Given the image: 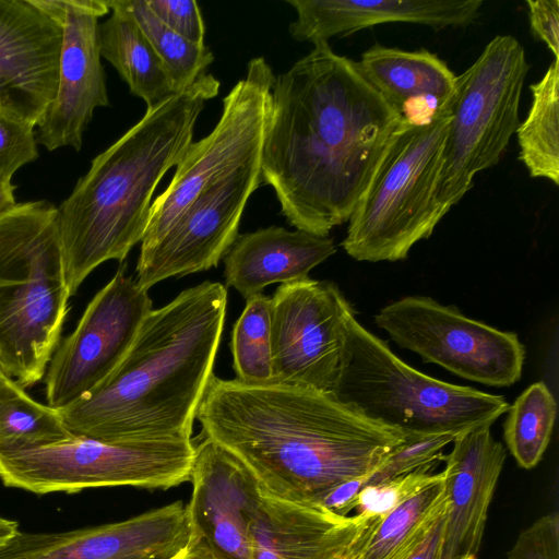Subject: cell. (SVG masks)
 Returning <instances> with one entry per match:
<instances>
[{
	"label": "cell",
	"mask_w": 559,
	"mask_h": 559,
	"mask_svg": "<svg viewBox=\"0 0 559 559\" xmlns=\"http://www.w3.org/2000/svg\"><path fill=\"white\" fill-rule=\"evenodd\" d=\"M404 122L329 43L275 76L261 173L287 223L329 236L348 222Z\"/></svg>",
	"instance_id": "1"
},
{
	"label": "cell",
	"mask_w": 559,
	"mask_h": 559,
	"mask_svg": "<svg viewBox=\"0 0 559 559\" xmlns=\"http://www.w3.org/2000/svg\"><path fill=\"white\" fill-rule=\"evenodd\" d=\"M195 418L201 435L236 456L263 491L297 503H320L338 485L370 475L407 440L332 393L214 373Z\"/></svg>",
	"instance_id": "2"
},
{
	"label": "cell",
	"mask_w": 559,
	"mask_h": 559,
	"mask_svg": "<svg viewBox=\"0 0 559 559\" xmlns=\"http://www.w3.org/2000/svg\"><path fill=\"white\" fill-rule=\"evenodd\" d=\"M227 289L205 281L153 309L115 371L59 409L67 430L103 441L191 439L224 331Z\"/></svg>",
	"instance_id": "3"
},
{
	"label": "cell",
	"mask_w": 559,
	"mask_h": 559,
	"mask_svg": "<svg viewBox=\"0 0 559 559\" xmlns=\"http://www.w3.org/2000/svg\"><path fill=\"white\" fill-rule=\"evenodd\" d=\"M219 81L205 73L154 107L94 157L57 207L66 282L72 295L109 260L122 262L142 241L153 193L193 142L197 120Z\"/></svg>",
	"instance_id": "4"
},
{
	"label": "cell",
	"mask_w": 559,
	"mask_h": 559,
	"mask_svg": "<svg viewBox=\"0 0 559 559\" xmlns=\"http://www.w3.org/2000/svg\"><path fill=\"white\" fill-rule=\"evenodd\" d=\"M70 298L57 207L17 203L0 216V366L23 389L44 379Z\"/></svg>",
	"instance_id": "5"
},
{
	"label": "cell",
	"mask_w": 559,
	"mask_h": 559,
	"mask_svg": "<svg viewBox=\"0 0 559 559\" xmlns=\"http://www.w3.org/2000/svg\"><path fill=\"white\" fill-rule=\"evenodd\" d=\"M333 394L406 437H455L491 426L510 406L500 395L448 383L408 366L358 322L354 309L345 320V347Z\"/></svg>",
	"instance_id": "6"
},
{
	"label": "cell",
	"mask_w": 559,
	"mask_h": 559,
	"mask_svg": "<svg viewBox=\"0 0 559 559\" xmlns=\"http://www.w3.org/2000/svg\"><path fill=\"white\" fill-rule=\"evenodd\" d=\"M450 106L421 124L404 122L348 219L342 242L355 260L399 261L443 218L436 200Z\"/></svg>",
	"instance_id": "7"
},
{
	"label": "cell",
	"mask_w": 559,
	"mask_h": 559,
	"mask_svg": "<svg viewBox=\"0 0 559 559\" xmlns=\"http://www.w3.org/2000/svg\"><path fill=\"white\" fill-rule=\"evenodd\" d=\"M530 63L512 35H497L456 75L436 200L444 216L473 187L476 174L496 166L520 124V100Z\"/></svg>",
	"instance_id": "8"
},
{
	"label": "cell",
	"mask_w": 559,
	"mask_h": 559,
	"mask_svg": "<svg viewBox=\"0 0 559 559\" xmlns=\"http://www.w3.org/2000/svg\"><path fill=\"white\" fill-rule=\"evenodd\" d=\"M191 439L112 442L72 436L0 454V479L34 493L134 486L168 489L190 480Z\"/></svg>",
	"instance_id": "9"
},
{
	"label": "cell",
	"mask_w": 559,
	"mask_h": 559,
	"mask_svg": "<svg viewBox=\"0 0 559 559\" xmlns=\"http://www.w3.org/2000/svg\"><path fill=\"white\" fill-rule=\"evenodd\" d=\"M274 79L263 57L248 62L246 76L225 96L214 129L191 143L168 187L152 202L140 251L154 246L200 194L262 155Z\"/></svg>",
	"instance_id": "10"
},
{
	"label": "cell",
	"mask_w": 559,
	"mask_h": 559,
	"mask_svg": "<svg viewBox=\"0 0 559 559\" xmlns=\"http://www.w3.org/2000/svg\"><path fill=\"white\" fill-rule=\"evenodd\" d=\"M399 346L448 371L490 386L520 380L525 347L513 332L500 331L427 296H406L374 317Z\"/></svg>",
	"instance_id": "11"
},
{
	"label": "cell",
	"mask_w": 559,
	"mask_h": 559,
	"mask_svg": "<svg viewBox=\"0 0 559 559\" xmlns=\"http://www.w3.org/2000/svg\"><path fill=\"white\" fill-rule=\"evenodd\" d=\"M121 265L86 306L74 330L60 341L45 380L47 405L59 411L90 394L122 361L146 316L147 290Z\"/></svg>",
	"instance_id": "12"
},
{
	"label": "cell",
	"mask_w": 559,
	"mask_h": 559,
	"mask_svg": "<svg viewBox=\"0 0 559 559\" xmlns=\"http://www.w3.org/2000/svg\"><path fill=\"white\" fill-rule=\"evenodd\" d=\"M350 302L330 281L282 284L271 297L273 382L332 393Z\"/></svg>",
	"instance_id": "13"
},
{
	"label": "cell",
	"mask_w": 559,
	"mask_h": 559,
	"mask_svg": "<svg viewBox=\"0 0 559 559\" xmlns=\"http://www.w3.org/2000/svg\"><path fill=\"white\" fill-rule=\"evenodd\" d=\"M261 164L259 155L209 188L154 246L140 251L135 280L142 289L218 264L238 237L249 198L263 183Z\"/></svg>",
	"instance_id": "14"
},
{
	"label": "cell",
	"mask_w": 559,
	"mask_h": 559,
	"mask_svg": "<svg viewBox=\"0 0 559 559\" xmlns=\"http://www.w3.org/2000/svg\"><path fill=\"white\" fill-rule=\"evenodd\" d=\"M63 29L56 96L38 124L36 140L48 151H80L83 133L98 107L109 105L98 44V19L109 11L104 0H35Z\"/></svg>",
	"instance_id": "15"
},
{
	"label": "cell",
	"mask_w": 559,
	"mask_h": 559,
	"mask_svg": "<svg viewBox=\"0 0 559 559\" xmlns=\"http://www.w3.org/2000/svg\"><path fill=\"white\" fill-rule=\"evenodd\" d=\"M187 507L175 501L120 522L57 533L19 532L0 559H170L189 544Z\"/></svg>",
	"instance_id": "16"
},
{
	"label": "cell",
	"mask_w": 559,
	"mask_h": 559,
	"mask_svg": "<svg viewBox=\"0 0 559 559\" xmlns=\"http://www.w3.org/2000/svg\"><path fill=\"white\" fill-rule=\"evenodd\" d=\"M61 24L34 0H0V110L36 128L58 87Z\"/></svg>",
	"instance_id": "17"
},
{
	"label": "cell",
	"mask_w": 559,
	"mask_h": 559,
	"mask_svg": "<svg viewBox=\"0 0 559 559\" xmlns=\"http://www.w3.org/2000/svg\"><path fill=\"white\" fill-rule=\"evenodd\" d=\"M187 511L192 532L219 559H251L250 531L261 502L252 473L231 453L201 435L194 445Z\"/></svg>",
	"instance_id": "18"
},
{
	"label": "cell",
	"mask_w": 559,
	"mask_h": 559,
	"mask_svg": "<svg viewBox=\"0 0 559 559\" xmlns=\"http://www.w3.org/2000/svg\"><path fill=\"white\" fill-rule=\"evenodd\" d=\"M380 520L341 515L321 503L290 502L261 489L251 559H357Z\"/></svg>",
	"instance_id": "19"
},
{
	"label": "cell",
	"mask_w": 559,
	"mask_h": 559,
	"mask_svg": "<svg viewBox=\"0 0 559 559\" xmlns=\"http://www.w3.org/2000/svg\"><path fill=\"white\" fill-rule=\"evenodd\" d=\"M481 425L455 436L442 471L447 512L441 559L476 558L507 452Z\"/></svg>",
	"instance_id": "20"
},
{
	"label": "cell",
	"mask_w": 559,
	"mask_h": 559,
	"mask_svg": "<svg viewBox=\"0 0 559 559\" xmlns=\"http://www.w3.org/2000/svg\"><path fill=\"white\" fill-rule=\"evenodd\" d=\"M297 13L289 34L297 41L329 43L384 23H414L435 31L473 24L483 0H286Z\"/></svg>",
	"instance_id": "21"
},
{
	"label": "cell",
	"mask_w": 559,
	"mask_h": 559,
	"mask_svg": "<svg viewBox=\"0 0 559 559\" xmlns=\"http://www.w3.org/2000/svg\"><path fill=\"white\" fill-rule=\"evenodd\" d=\"M336 252L333 238L280 226L238 235L224 257L226 285L243 298L272 284L305 280Z\"/></svg>",
	"instance_id": "22"
},
{
	"label": "cell",
	"mask_w": 559,
	"mask_h": 559,
	"mask_svg": "<svg viewBox=\"0 0 559 559\" xmlns=\"http://www.w3.org/2000/svg\"><path fill=\"white\" fill-rule=\"evenodd\" d=\"M357 63L408 124L427 123L450 106L456 75L436 53L374 44Z\"/></svg>",
	"instance_id": "23"
},
{
	"label": "cell",
	"mask_w": 559,
	"mask_h": 559,
	"mask_svg": "<svg viewBox=\"0 0 559 559\" xmlns=\"http://www.w3.org/2000/svg\"><path fill=\"white\" fill-rule=\"evenodd\" d=\"M111 15L98 25V44L106 59L128 84L131 94L151 108L173 94L168 74L150 41L126 13L110 10Z\"/></svg>",
	"instance_id": "24"
},
{
	"label": "cell",
	"mask_w": 559,
	"mask_h": 559,
	"mask_svg": "<svg viewBox=\"0 0 559 559\" xmlns=\"http://www.w3.org/2000/svg\"><path fill=\"white\" fill-rule=\"evenodd\" d=\"M447 511L443 473L383 516L357 559H408Z\"/></svg>",
	"instance_id": "25"
},
{
	"label": "cell",
	"mask_w": 559,
	"mask_h": 559,
	"mask_svg": "<svg viewBox=\"0 0 559 559\" xmlns=\"http://www.w3.org/2000/svg\"><path fill=\"white\" fill-rule=\"evenodd\" d=\"M559 60L530 86L532 103L515 133L519 159L532 178L559 185Z\"/></svg>",
	"instance_id": "26"
},
{
	"label": "cell",
	"mask_w": 559,
	"mask_h": 559,
	"mask_svg": "<svg viewBox=\"0 0 559 559\" xmlns=\"http://www.w3.org/2000/svg\"><path fill=\"white\" fill-rule=\"evenodd\" d=\"M70 437L57 409L35 401L11 378L0 383V454L35 449Z\"/></svg>",
	"instance_id": "27"
},
{
	"label": "cell",
	"mask_w": 559,
	"mask_h": 559,
	"mask_svg": "<svg viewBox=\"0 0 559 559\" xmlns=\"http://www.w3.org/2000/svg\"><path fill=\"white\" fill-rule=\"evenodd\" d=\"M108 4L136 23L164 66L175 93L192 85L214 61L206 45L192 44L171 31L151 12L145 0H114Z\"/></svg>",
	"instance_id": "28"
},
{
	"label": "cell",
	"mask_w": 559,
	"mask_h": 559,
	"mask_svg": "<svg viewBox=\"0 0 559 559\" xmlns=\"http://www.w3.org/2000/svg\"><path fill=\"white\" fill-rule=\"evenodd\" d=\"M503 439L519 466L535 467L549 443L557 415L556 400L545 382L525 389L508 408Z\"/></svg>",
	"instance_id": "29"
},
{
	"label": "cell",
	"mask_w": 559,
	"mask_h": 559,
	"mask_svg": "<svg viewBox=\"0 0 559 559\" xmlns=\"http://www.w3.org/2000/svg\"><path fill=\"white\" fill-rule=\"evenodd\" d=\"M246 300L231 333L236 379L248 384L272 383L271 297L260 293Z\"/></svg>",
	"instance_id": "30"
},
{
	"label": "cell",
	"mask_w": 559,
	"mask_h": 559,
	"mask_svg": "<svg viewBox=\"0 0 559 559\" xmlns=\"http://www.w3.org/2000/svg\"><path fill=\"white\" fill-rule=\"evenodd\" d=\"M454 438L451 435L407 437L406 442L392 452L377 469L370 475L353 479V483L361 491L366 486L415 471H433L444 460L442 450Z\"/></svg>",
	"instance_id": "31"
},
{
	"label": "cell",
	"mask_w": 559,
	"mask_h": 559,
	"mask_svg": "<svg viewBox=\"0 0 559 559\" xmlns=\"http://www.w3.org/2000/svg\"><path fill=\"white\" fill-rule=\"evenodd\" d=\"M432 472L419 469L366 486L357 496L354 509L356 514L382 519L435 480L438 473Z\"/></svg>",
	"instance_id": "32"
},
{
	"label": "cell",
	"mask_w": 559,
	"mask_h": 559,
	"mask_svg": "<svg viewBox=\"0 0 559 559\" xmlns=\"http://www.w3.org/2000/svg\"><path fill=\"white\" fill-rule=\"evenodd\" d=\"M35 127L0 110V176L12 179L38 157Z\"/></svg>",
	"instance_id": "33"
},
{
	"label": "cell",
	"mask_w": 559,
	"mask_h": 559,
	"mask_svg": "<svg viewBox=\"0 0 559 559\" xmlns=\"http://www.w3.org/2000/svg\"><path fill=\"white\" fill-rule=\"evenodd\" d=\"M508 559H559V514L555 510L535 521L516 538Z\"/></svg>",
	"instance_id": "34"
},
{
	"label": "cell",
	"mask_w": 559,
	"mask_h": 559,
	"mask_svg": "<svg viewBox=\"0 0 559 559\" xmlns=\"http://www.w3.org/2000/svg\"><path fill=\"white\" fill-rule=\"evenodd\" d=\"M151 12L167 27L195 45H205V25L193 0H145Z\"/></svg>",
	"instance_id": "35"
},
{
	"label": "cell",
	"mask_w": 559,
	"mask_h": 559,
	"mask_svg": "<svg viewBox=\"0 0 559 559\" xmlns=\"http://www.w3.org/2000/svg\"><path fill=\"white\" fill-rule=\"evenodd\" d=\"M526 5L533 36L559 60V1L527 0Z\"/></svg>",
	"instance_id": "36"
},
{
	"label": "cell",
	"mask_w": 559,
	"mask_h": 559,
	"mask_svg": "<svg viewBox=\"0 0 559 559\" xmlns=\"http://www.w3.org/2000/svg\"><path fill=\"white\" fill-rule=\"evenodd\" d=\"M444 519L445 513L436 521L421 544L408 559H441Z\"/></svg>",
	"instance_id": "37"
},
{
	"label": "cell",
	"mask_w": 559,
	"mask_h": 559,
	"mask_svg": "<svg viewBox=\"0 0 559 559\" xmlns=\"http://www.w3.org/2000/svg\"><path fill=\"white\" fill-rule=\"evenodd\" d=\"M170 559H219L210 546L192 532L188 546Z\"/></svg>",
	"instance_id": "38"
},
{
	"label": "cell",
	"mask_w": 559,
	"mask_h": 559,
	"mask_svg": "<svg viewBox=\"0 0 559 559\" xmlns=\"http://www.w3.org/2000/svg\"><path fill=\"white\" fill-rule=\"evenodd\" d=\"M12 179L0 176V216L16 206Z\"/></svg>",
	"instance_id": "39"
},
{
	"label": "cell",
	"mask_w": 559,
	"mask_h": 559,
	"mask_svg": "<svg viewBox=\"0 0 559 559\" xmlns=\"http://www.w3.org/2000/svg\"><path fill=\"white\" fill-rule=\"evenodd\" d=\"M17 533H19L17 522L0 515V547L5 545Z\"/></svg>",
	"instance_id": "40"
},
{
	"label": "cell",
	"mask_w": 559,
	"mask_h": 559,
	"mask_svg": "<svg viewBox=\"0 0 559 559\" xmlns=\"http://www.w3.org/2000/svg\"><path fill=\"white\" fill-rule=\"evenodd\" d=\"M10 377L3 371V369L0 366V383L9 379Z\"/></svg>",
	"instance_id": "41"
},
{
	"label": "cell",
	"mask_w": 559,
	"mask_h": 559,
	"mask_svg": "<svg viewBox=\"0 0 559 559\" xmlns=\"http://www.w3.org/2000/svg\"><path fill=\"white\" fill-rule=\"evenodd\" d=\"M467 559H475V558H467Z\"/></svg>",
	"instance_id": "42"
}]
</instances>
